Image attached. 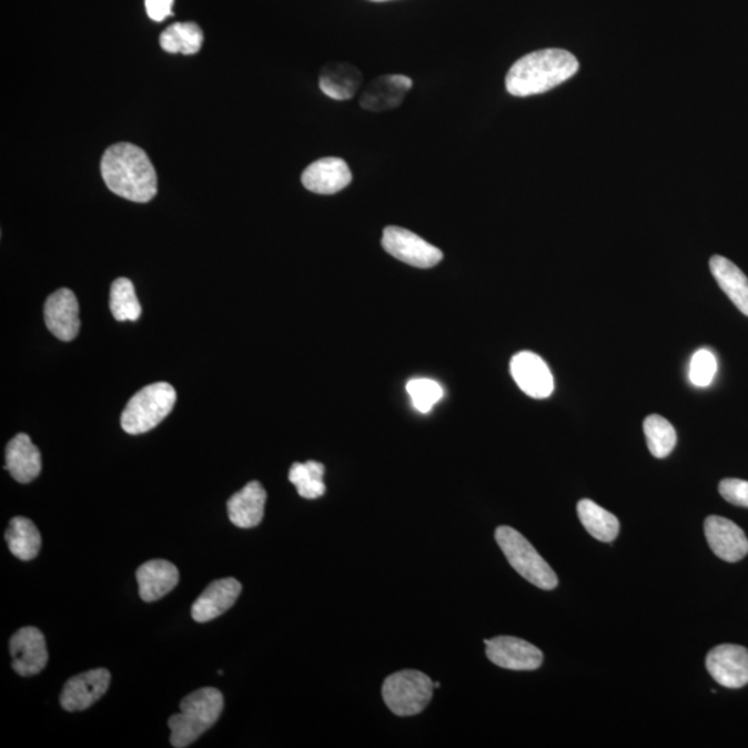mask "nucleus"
Here are the masks:
<instances>
[{
    "label": "nucleus",
    "instance_id": "obj_10",
    "mask_svg": "<svg viewBox=\"0 0 748 748\" xmlns=\"http://www.w3.org/2000/svg\"><path fill=\"white\" fill-rule=\"evenodd\" d=\"M111 675L105 668L91 669L67 680L60 696V705L65 711H83L102 699L109 690Z\"/></svg>",
    "mask_w": 748,
    "mask_h": 748
},
{
    "label": "nucleus",
    "instance_id": "obj_17",
    "mask_svg": "<svg viewBox=\"0 0 748 748\" xmlns=\"http://www.w3.org/2000/svg\"><path fill=\"white\" fill-rule=\"evenodd\" d=\"M413 82L410 77L391 74L376 78L361 94L362 109L370 111H387L398 108L411 91Z\"/></svg>",
    "mask_w": 748,
    "mask_h": 748
},
{
    "label": "nucleus",
    "instance_id": "obj_22",
    "mask_svg": "<svg viewBox=\"0 0 748 748\" xmlns=\"http://www.w3.org/2000/svg\"><path fill=\"white\" fill-rule=\"evenodd\" d=\"M710 270L719 287L732 301L741 314L748 316V279L732 261L721 255H714Z\"/></svg>",
    "mask_w": 748,
    "mask_h": 748
},
{
    "label": "nucleus",
    "instance_id": "obj_8",
    "mask_svg": "<svg viewBox=\"0 0 748 748\" xmlns=\"http://www.w3.org/2000/svg\"><path fill=\"white\" fill-rule=\"evenodd\" d=\"M487 657L501 668L513 671H534L543 666L544 655L537 646L513 636H498L484 641Z\"/></svg>",
    "mask_w": 748,
    "mask_h": 748
},
{
    "label": "nucleus",
    "instance_id": "obj_1",
    "mask_svg": "<svg viewBox=\"0 0 748 748\" xmlns=\"http://www.w3.org/2000/svg\"><path fill=\"white\" fill-rule=\"evenodd\" d=\"M105 185L122 199L149 203L158 194V174L144 150L132 143H117L103 154Z\"/></svg>",
    "mask_w": 748,
    "mask_h": 748
},
{
    "label": "nucleus",
    "instance_id": "obj_13",
    "mask_svg": "<svg viewBox=\"0 0 748 748\" xmlns=\"http://www.w3.org/2000/svg\"><path fill=\"white\" fill-rule=\"evenodd\" d=\"M44 323L50 333L61 342H72L80 333V305L69 289L49 295L44 304Z\"/></svg>",
    "mask_w": 748,
    "mask_h": 748
},
{
    "label": "nucleus",
    "instance_id": "obj_4",
    "mask_svg": "<svg viewBox=\"0 0 748 748\" xmlns=\"http://www.w3.org/2000/svg\"><path fill=\"white\" fill-rule=\"evenodd\" d=\"M176 402V391L169 383L146 385L132 396L121 415V426L132 435L149 433L170 415Z\"/></svg>",
    "mask_w": 748,
    "mask_h": 748
},
{
    "label": "nucleus",
    "instance_id": "obj_3",
    "mask_svg": "<svg viewBox=\"0 0 748 748\" xmlns=\"http://www.w3.org/2000/svg\"><path fill=\"white\" fill-rule=\"evenodd\" d=\"M223 705V696L215 688H201L186 696L181 701V712L169 721L172 747L185 748L194 744L201 735L214 727Z\"/></svg>",
    "mask_w": 748,
    "mask_h": 748
},
{
    "label": "nucleus",
    "instance_id": "obj_5",
    "mask_svg": "<svg viewBox=\"0 0 748 748\" xmlns=\"http://www.w3.org/2000/svg\"><path fill=\"white\" fill-rule=\"evenodd\" d=\"M495 539L511 566L528 583L544 590L555 589L559 584L554 569L515 528L499 527L496 529Z\"/></svg>",
    "mask_w": 748,
    "mask_h": 748
},
{
    "label": "nucleus",
    "instance_id": "obj_26",
    "mask_svg": "<svg viewBox=\"0 0 748 748\" xmlns=\"http://www.w3.org/2000/svg\"><path fill=\"white\" fill-rule=\"evenodd\" d=\"M323 476L325 466L314 461L294 463L289 473L290 483L295 485L299 495L305 499H317L325 495L326 485L323 483Z\"/></svg>",
    "mask_w": 748,
    "mask_h": 748
},
{
    "label": "nucleus",
    "instance_id": "obj_19",
    "mask_svg": "<svg viewBox=\"0 0 748 748\" xmlns=\"http://www.w3.org/2000/svg\"><path fill=\"white\" fill-rule=\"evenodd\" d=\"M137 579L143 602L152 603L174 590L180 583V572L171 562L150 560L138 568Z\"/></svg>",
    "mask_w": 748,
    "mask_h": 748
},
{
    "label": "nucleus",
    "instance_id": "obj_30",
    "mask_svg": "<svg viewBox=\"0 0 748 748\" xmlns=\"http://www.w3.org/2000/svg\"><path fill=\"white\" fill-rule=\"evenodd\" d=\"M718 370L716 355L708 350H699L690 362L689 378L696 387H707L712 383Z\"/></svg>",
    "mask_w": 748,
    "mask_h": 748
},
{
    "label": "nucleus",
    "instance_id": "obj_29",
    "mask_svg": "<svg viewBox=\"0 0 748 748\" xmlns=\"http://www.w3.org/2000/svg\"><path fill=\"white\" fill-rule=\"evenodd\" d=\"M407 394L411 395L413 406L418 412L428 413L433 406L443 398V387L434 380L415 378L406 384Z\"/></svg>",
    "mask_w": 748,
    "mask_h": 748
},
{
    "label": "nucleus",
    "instance_id": "obj_7",
    "mask_svg": "<svg viewBox=\"0 0 748 748\" xmlns=\"http://www.w3.org/2000/svg\"><path fill=\"white\" fill-rule=\"evenodd\" d=\"M382 245L394 259L405 264L428 270L444 259L443 251L429 244L417 234L400 226L384 229Z\"/></svg>",
    "mask_w": 748,
    "mask_h": 748
},
{
    "label": "nucleus",
    "instance_id": "obj_20",
    "mask_svg": "<svg viewBox=\"0 0 748 748\" xmlns=\"http://www.w3.org/2000/svg\"><path fill=\"white\" fill-rule=\"evenodd\" d=\"M266 491L259 482H251L228 501V515L239 528H254L264 518Z\"/></svg>",
    "mask_w": 748,
    "mask_h": 748
},
{
    "label": "nucleus",
    "instance_id": "obj_34",
    "mask_svg": "<svg viewBox=\"0 0 748 748\" xmlns=\"http://www.w3.org/2000/svg\"><path fill=\"white\" fill-rule=\"evenodd\" d=\"M441 684L439 683H434V688L437 689L439 688Z\"/></svg>",
    "mask_w": 748,
    "mask_h": 748
},
{
    "label": "nucleus",
    "instance_id": "obj_23",
    "mask_svg": "<svg viewBox=\"0 0 748 748\" xmlns=\"http://www.w3.org/2000/svg\"><path fill=\"white\" fill-rule=\"evenodd\" d=\"M4 538L11 554L22 562L36 559L41 550V534L36 524L26 517H14L9 524Z\"/></svg>",
    "mask_w": 748,
    "mask_h": 748
},
{
    "label": "nucleus",
    "instance_id": "obj_31",
    "mask_svg": "<svg viewBox=\"0 0 748 748\" xmlns=\"http://www.w3.org/2000/svg\"><path fill=\"white\" fill-rule=\"evenodd\" d=\"M719 494L729 504L748 509V482L739 478H727L719 483Z\"/></svg>",
    "mask_w": 748,
    "mask_h": 748
},
{
    "label": "nucleus",
    "instance_id": "obj_28",
    "mask_svg": "<svg viewBox=\"0 0 748 748\" xmlns=\"http://www.w3.org/2000/svg\"><path fill=\"white\" fill-rule=\"evenodd\" d=\"M647 446L650 454L657 459L667 457L677 445V432L666 417L660 415H650L644 423Z\"/></svg>",
    "mask_w": 748,
    "mask_h": 748
},
{
    "label": "nucleus",
    "instance_id": "obj_2",
    "mask_svg": "<svg viewBox=\"0 0 748 748\" xmlns=\"http://www.w3.org/2000/svg\"><path fill=\"white\" fill-rule=\"evenodd\" d=\"M579 70L574 54L564 49H544L524 55L506 75V89L512 97L527 98L552 91Z\"/></svg>",
    "mask_w": 748,
    "mask_h": 748
},
{
    "label": "nucleus",
    "instance_id": "obj_32",
    "mask_svg": "<svg viewBox=\"0 0 748 748\" xmlns=\"http://www.w3.org/2000/svg\"><path fill=\"white\" fill-rule=\"evenodd\" d=\"M174 2L175 0H144L150 19L158 22L164 21L166 17L174 14V11H172Z\"/></svg>",
    "mask_w": 748,
    "mask_h": 748
},
{
    "label": "nucleus",
    "instance_id": "obj_15",
    "mask_svg": "<svg viewBox=\"0 0 748 748\" xmlns=\"http://www.w3.org/2000/svg\"><path fill=\"white\" fill-rule=\"evenodd\" d=\"M301 182L316 194H336L353 182V172L343 159L326 158L314 161L303 172Z\"/></svg>",
    "mask_w": 748,
    "mask_h": 748
},
{
    "label": "nucleus",
    "instance_id": "obj_27",
    "mask_svg": "<svg viewBox=\"0 0 748 748\" xmlns=\"http://www.w3.org/2000/svg\"><path fill=\"white\" fill-rule=\"evenodd\" d=\"M111 314L119 322H135L142 315V306L139 304L135 287L130 279L120 277L110 290Z\"/></svg>",
    "mask_w": 748,
    "mask_h": 748
},
{
    "label": "nucleus",
    "instance_id": "obj_24",
    "mask_svg": "<svg viewBox=\"0 0 748 748\" xmlns=\"http://www.w3.org/2000/svg\"><path fill=\"white\" fill-rule=\"evenodd\" d=\"M578 517L586 532L600 543H613L618 537L619 522L613 513L590 499L579 501Z\"/></svg>",
    "mask_w": 748,
    "mask_h": 748
},
{
    "label": "nucleus",
    "instance_id": "obj_11",
    "mask_svg": "<svg viewBox=\"0 0 748 748\" xmlns=\"http://www.w3.org/2000/svg\"><path fill=\"white\" fill-rule=\"evenodd\" d=\"M511 372L518 387L532 398L545 400L554 393V374L537 354L523 351L513 356Z\"/></svg>",
    "mask_w": 748,
    "mask_h": 748
},
{
    "label": "nucleus",
    "instance_id": "obj_16",
    "mask_svg": "<svg viewBox=\"0 0 748 748\" xmlns=\"http://www.w3.org/2000/svg\"><path fill=\"white\" fill-rule=\"evenodd\" d=\"M242 589V584L234 578L214 580L192 606L194 621L209 623L225 614L236 603Z\"/></svg>",
    "mask_w": 748,
    "mask_h": 748
},
{
    "label": "nucleus",
    "instance_id": "obj_14",
    "mask_svg": "<svg viewBox=\"0 0 748 748\" xmlns=\"http://www.w3.org/2000/svg\"><path fill=\"white\" fill-rule=\"evenodd\" d=\"M706 538L719 559L738 563L748 555V539L738 524L719 516L707 517Z\"/></svg>",
    "mask_w": 748,
    "mask_h": 748
},
{
    "label": "nucleus",
    "instance_id": "obj_33",
    "mask_svg": "<svg viewBox=\"0 0 748 748\" xmlns=\"http://www.w3.org/2000/svg\"><path fill=\"white\" fill-rule=\"evenodd\" d=\"M371 2H390V0H371Z\"/></svg>",
    "mask_w": 748,
    "mask_h": 748
},
{
    "label": "nucleus",
    "instance_id": "obj_9",
    "mask_svg": "<svg viewBox=\"0 0 748 748\" xmlns=\"http://www.w3.org/2000/svg\"><path fill=\"white\" fill-rule=\"evenodd\" d=\"M706 667L716 683L728 689L748 685V650L744 646L721 645L708 653Z\"/></svg>",
    "mask_w": 748,
    "mask_h": 748
},
{
    "label": "nucleus",
    "instance_id": "obj_21",
    "mask_svg": "<svg viewBox=\"0 0 748 748\" xmlns=\"http://www.w3.org/2000/svg\"><path fill=\"white\" fill-rule=\"evenodd\" d=\"M362 81H364V75L353 64L332 63L323 67L320 87L328 98L348 100L358 93Z\"/></svg>",
    "mask_w": 748,
    "mask_h": 748
},
{
    "label": "nucleus",
    "instance_id": "obj_18",
    "mask_svg": "<svg viewBox=\"0 0 748 748\" xmlns=\"http://www.w3.org/2000/svg\"><path fill=\"white\" fill-rule=\"evenodd\" d=\"M6 471L17 483L33 482L42 471L41 452L32 444L30 435L17 434L6 448Z\"/></svg>",
    "mask_w": 748,
    "mask_h": 748
},
{
    "label": "nucleus",
    "instance_id": "obj_12",
    "mask_svg": "<svg viewBox=\"0 0 748 748\" xmlns=\"http://www.w3.org/2000/svg\"><path fill=\"white\" fill-rule=\"evenodd\" d=\"M10 655L17 674L21 677H33L47 667L49 660L47 639L38 628H21L11 636Z\"/></svg>",
    "mask_w": 748,
    "mask_h": 748
},
{
    "label": "nucleus",
    "instance_id": "obj_25",
    "mask_svg": "<svg viewBox=\"0 0 748 748\" xmlns=\"http://www.w3.org/2000/svg\"><path fill=\"white\" fill-rule=\"evenodd\" d=\"M204 42V33L194 22H176L160 36L161 48L169 53L195 54Z\"/></svg>",
    "mask_w": 748,
    "mask_h": 748
},
{
    "label": "nucleus",
    "instance_id": "obj_6",
    "mask_svg": "<svg viewBox=\"0 0 748 748\" xmlns=\"http://www.w3.org/2000/svg\"><path fill=\"white\" fill-rule=\"evenodd\" d=\"M434 683L426 674L416 669L390 675L383 684V699L391 711L398 717L421 714L433 699Z\"/></svg>",
    "mask_w": 748,
    "mask_h": 748
}]
</instances>
